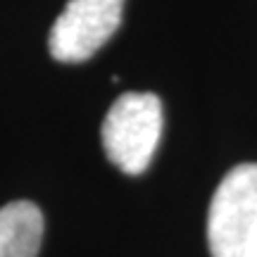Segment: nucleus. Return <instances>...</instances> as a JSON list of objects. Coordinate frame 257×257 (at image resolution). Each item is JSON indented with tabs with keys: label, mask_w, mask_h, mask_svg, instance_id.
<instances>
[{
	"label": "nucleus",
	"mask_w": 257,
	"mask_h": 257,
	"mask_svg": "<svg viewBox=\"0 0 257 257\" xmlns=\"http://www.w3.org/2000/svg\"><path fill=\"white\" fill-rule=\"evenodd\" d=\"M212 257H257V165L233 167L214 191L207 212Z\"/></svg>",
	"instance_id": "f257e3e1"
},
{
	"label": "nucleus",
	"mask_w": 257,
	"mask_h": 257,
	"mask_svg": "<svg viewBox=\"0 0 257 257\" xmlns=\"http://www.w3.org/2000/svg\"><path fill=\"white\" fill-rule=\"evenodd\" d=\"M162 136V102L155 93H124L102 121V148L124 174H143Z\"/></svg>",
	"instance_id": "f03ea898"
},
{
	"label": "nucleus",
	"mask_w": 257,
	"mask_h": 257,
	"mask_svg": "<svg viewBox=\"0 0 257 257\" xmlns=\"http://www.w3.org/2000/svg\"><path fill=\"white\" fill-rule=\"evenodd\" d=\"M124 0H69L50 29L48 48L60 62H83L119 29Z\"/></svg>",
	"instance_id": "7ed1b4c3"
},
{
	"label": "nucleus",
	"mask_w": 257,
	"mask_h": 257,
	"mask_svg": "<svg viewBox=\"0 0 257 257\" xmlns=\"http://www.w3.org/2000/svg\"><path fill=\"white\" fill-rule=\"evenodd\" d=\"M43 238V214L34 202L0 207V257H36Z\"/></svg>",
	"instance_id": "20e7f679"
}]
</instances>
